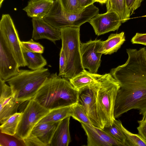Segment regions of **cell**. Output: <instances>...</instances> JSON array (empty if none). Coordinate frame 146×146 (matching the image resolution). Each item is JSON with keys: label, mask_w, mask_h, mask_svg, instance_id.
Listing matches in <instances>:
<instances>
[{"label": "cell", "mask_w": 146, "mask_h": 146, "mask_svg": "<svg viewBox=\"0 0 146 146\" xmlns=\"http://www.w3.org/2000/svg\"><path fill=\"white\" fill-rule=\"evenodd\" d=\"M139 124L137 128L138 134L146 141V118L138 121Z\"/></svg>", "instance_id": "obj_34"}, {"label": "cell", "mask_w": 146, "mask_h": 146, "mask_svg": "<svg viewBox=\"0 0 146 146\" xmlns=\"http://www.w3.org/2000/svg\"><path fill=\"white\" fill-rule=\"evenodd\" d=\"M99 10L92 4L86 7L80 13H69L63 10L59 0H55L48 13L43 19L59 29L68 27H80L98 13Z\"/></svg>", "instance_id": "obj_6"}, {"label": "cell", "mask_w": 146, "mask_h": 146, "mask_svg": "<svg viewBox=\"0 0 146 146\" xmlns=\"http://www.w3.org/2000/svg\"><path fill=\"white\" fill-rule=\"evenodd\" d=\"M33 31L32 38L35 40L46 39L55 44L56 41L61 39L60 29H56L43 19L33 18Z\"/></svg>", "instance_id": "obj_15"}, {"label": "cell", "mask_w": 146, "mask_h": 146, "mask_svg": "<svg viewBox=\"0 0 146 146\" xmlns=\"http://www.w3.org/2000/svg\"><path fill=\"white\" fill-rule=\"evenodd\" d=\"M143 0H125L126 6L130 11L131 15L141 6Z\"/></svg>", "instance_id": "obj_32"}, {"label": "cell", "mask_w": 146, "mask_h": 146, "mask_svg": "<svg viewBox=\"0 0 146 146\" xmlns=\"http://www.w3.org/2000/svg\"><path fill=\"white\" fill-rule=\"evenodd\" d=\"M122 125L121 121L115 119L111 125L104 127L102 129L122 143L124 146H128L126 137L122 129Z\"/></svg>", "instance_id": "obj_25"}, {"label": "cell", "mask_w": 146, "mask_h": 146, "mask_svg": "<svg viewBox=\"0 0 146 146\" xmlns=\"http://www.w3.org/2000/svg\"><path fill=\"white\" fill-rule=\"evenodd\" d=\"M70 116L62 120L55 131L50 146H68L71 141L69 131Z\"/></svg>", "instance_id": "obj_17"}, {"label": "cell", "mask_w": 146, "mask_h": 146, "mask_svg": "<svg viewBox=\"0 0 146 146\" xmlns=\"http://www.w3.org/2000/svg\"><path fill=\"white\" fill-rule=\"evenodd\" d=\"M125 40L124 33L110 35L108 39L102 42L98 52L102 54H111L116 52Z\"/></svg>", "instance_id": "obj_18"}, {"label": "cell", "mask_w": 146, "mask_h": 146, "mask_svg": "<svg viewBox=\"0 0 146 146\" xmlns=\"http://www.w3.org/2000/svg\"><path fill=\"white\" fill-rule=\"evenodd\" d=\"M71 110L72 106L50 110L49 113L40 120L38 123L60 121L68 117H71Z\"/></svg>", "instance_id": "obj_22"}, {"label": "cell", "mask_w": 146, "mask_h": 146, "mask_svg": "<svg viewBox=\"0 0 146 146\" xmlns=\"http://www.w3.org/2000/svg\"><path fill=\"white\" fill-rule=\"evenodd\" d=\"M60 121L37 123L28 137L23 140L25 146H50L54 133Z\"/></svg>", "instance_id": "obj_10"}, {"label": "cell", "mask_w": 146, "mask_h": 146, "mask_svg": "<svg viewBox=\"0 0 146 146\" xmlns=\"http://www.w3.org/2000/svg\"><path fill=\"white\" fill-rule=\"evenodd\" d=\"M66 62L65 55L64 51L61 48L59 58V70L58 75L63 77L65 74Z\"/></svg>", "instance_id": "obj_33"}, {"label": "cell", "mask_w": 146, "mask_h": 146, "mask_svg": "<svg viewBox=\"0 0 146 146\" xmlns=\"http://www.w3.org/2000/svg\"><path fill=\"white\" fill-rule=\"evenodd\" d=\"M21 45L30 52L42 54L44 47L38 42L34 41L33 39L27 41H21Z\"/></svg>", "instance_id": "obj_29"}, {"label": "cell", "mask_w": 146, "mask_h": 146, "mask_svg": "<svg viewBox=\"0 0 146 146\" xmlns=\"http://www.w3.org/2000/svg\"><path fill=\"white\" fill-rule=\"evenodd\" d=\"M22 112L16 113L10 116L0 127L1 132L14 136L16 134Z\"/></svg>", "instance_id": "obj_24"}, {"label": "cell", "mask_w": 146, "mask_h": 146, "mask_svg": "<svg viewBox=\"0 0 146 146\" xmlns=\"http://www.w3.org/2000/svg\"><path fill=\"white\" fill-rule=\"evenodd\" d=\"M53 0H29L23 10L27 16L33 18L43 19L53 4Z\"/></svg>", "instance_id": "obj_16"}, {"label": "cell", "mask_w": 146, "mask_h": 146, "mask_svg": "<svg viewBox=\"0 0 146 146\" xmlns=\"http://www.w3.org/2000/svg\"><path fill=\"white\" fill-rule=\"evenodd\" d=\"M99 75L85 70L69 80L73 87L79 91L85 87L97 82Z\"/></svg>", "instance_id": "obj_19"}, {"label": "cell", "mask_w": 146, "mask_h": 146, "mask_svg": "<svg viewBox=\"0 0 146 146\" xmlns=\"http://www.w3.org/2000/svg\"><path fill=\"white\" fill-rule=\"evenodd\" d=\"M4 0H0V7H1L2 3Z\"/></svg>", "instance_id": "obj_38"}, {"label": "cell", "mask_w": 146, "mask_h": 146, "mask_svg": "<svg viewBox=\"0 0 146 146\" xmlns=\"http://www.w3.org/2000/svg\"><path fill=\"white\" fill-rule=\"evenodd\" d=\"M20 66L0 34V79L6 82L18 73Z\"/></svg>", "instance_id": "obj_12"}, {"label": "cell", "mask_w": 146, "mask_h": 146, "mask_svg": "<svg viewBox=\"0 0 146 146\" xmlns=\"http://www.w3.org/2000/svg\"><path fill=\"white\" fill-rule=\"evenodd\" d=\"M81 6L84 8L89 6L96 1V0H79Z\"/></svg>", "instance_id": "obj_36"}, {"label": "cell", "mask_w": 146, "mask_h": 146, "mask_svg": "<svg viewBox=\"0 0 146 146\" xmlns=\"http://www.w3.org/2000/svg\"><path fill=\"white\" fill-rule=\"evenodd\" d=\"M94 128L102 138L109 144L110 146H124L122 143L117 141L102 129L95 127Z\"/></svg>", "instance_id": "obj_31"}, {"label": "cell", "mask_w": 146, "mask_h": 146, "mask_svg": "<svg viewBox=\"0 0 146 146\" xmlns=\"http://www.w3.org/2000/svg\"><path fill=\"white\" fill-rule=\"evenodd\" d=\"M128 58L110 73L120 87L115 102V118L132 109L138 110L146 118V48L127 49Z\"/></svg>", "instance_id": "obj_1"}, {"label": "cell", "mask_w": 146, "mask_h": 146, "mask_svg": "<svg viewBox=\"0 0 146 146\" xmlns=\"http://www.w3.org/2000/svg\"><path fill=\"white\" fill-rule=\"evenodd\" d=\"M98 80L97 82L79 91L78 102L82 106L93 126L102 129L98 114L96 102V92L99 84L98 78Z\"/></svg>", "instance_id": "obj_9"}, {"label": "cell", "mask_w": 146, "mask_h": 146, "mask_svg": "<svg viewBox=\"0 0 146 146\" xmlns=\"http://www.w3.org/2000/svg\"><path fill=\"white\" fill-rule=\"evenodd\" d=\"M88 22L98 36L117 30L122 23L118 14L111 11H107L103 14L98 13Z\"/></svg>", "instance_id": "obj_13"}, {"label": "cell", "mask_w": 146, "mask_h": 146, "mask_svg": "<svg viewBox=\"0 0 146 146\" xmlns=\"http://www.w3.org/2000/svg\"><path fill=\"white\" fill-rule=\"evenodd\" d=\"M98 80L96 102L98 115L103 129L111 125L115 119L114 109L120 86L110 73L100 74Z\"/></svg>", "instance_id": "obj_3"}, {"label": "cell", "mask_w": 146, "mask_h": 146, "mask_svg": "<svg viewBox=\"0 0 146 146\" xmlns=\"http://www.w3.org/2000/svg\"><path fill=\"white\" fill-rule=\"evenodd\" d=\"M50 74L48 69L44 67L35 70L21 69L6 82L16 100L23 103L33 98Z\"/></svg>", "instance_id": "obj_4"}, {"label": "cell", "mask_w": 146, "mask_h": 146, "mask_svg": "<svg viewBox=\"0 0 146 146\" xmlns=\"http://www.w3.org/2000/svg\"><path fill=\"white\" fill-rule=\"evenodd\" d=\"M81 123L87 136V146H110L102 138L94 127Z\"/></svg>", "instance_id": "obj_23"}, {"label": "cell", "mask_w": 146, "mask_h": 146, "mask_svg": "<svg viewBox=\"0 0 146 146\" xmlns=\"http://www.w3.org/2000/svg\"><path fill=\"white\" fill-rule=\"evenodd\" d=\"M79 94L68 80L56 72L50 74L33 99L51 110L78 103Z\"/></svg>", "instance_id": "obj_2"}, {"label": "cell", "mask_w": 146, "mask_h": 146, "mask_svg": "<svg viewBox=\"0 0 146 146\" xmlns=\"http://www.w3.org/2000/svg\"><path fill=\"white\" fill-rule=\"evenodd\" d=\"M106 3L107 11H111L116 13L122 23L126 22L129 19L131 13L126 6L125 0H108Z\"/></svg>", "instance_id": "obj_21"}, {"label": "cell", "mask_w": 146, "mask_h": 146, "mask_svg": "<svg viewBox=\"0 0 146 146\" xmlns=\"http://www.w3.org/2000/svg\"><path fill=\"white\" fill-rule=\"evenodd\" d=\"M21 47L27 66L31 70H35L43 68L46 65V60L42 54L32 52L22 46Z\"/></svg>", "instance_id": "obj_20"}, {"label": "cell", "mask_w": 146, "mask_h": 146, "mask_svg": "<svg viewBox=\"0 0 146 146\" xmlns=\"http://www.w3.org/2000/svg\"><path fill=\"white\" fill-rule=\"evenodd\" d=\"M121 127L126 137L128 146H146V141L139 135L129 132L122 125Z\"/></svg>", "instance_id": "obj_28"}, {"label": "cell", "mask_w": 146, "mask_h": 146, "mask_svg": "<svg viewBox=\"0 0 146 146\" xmlns=\"http://www.w3.org/2000/svg\"></svg>", "instance_id": "obj_40"}, {"label": "cell", "mask_w": 146, "mask_h": 146, "mask_svg": "<svg viewBox=\"0 0 146 146\" xmlns=\"http://www.w3.org/2000/svg\"><path fill=\"white\" fill-rule=\"evenodd\" d=\"M63 10L70 13H80L84 10L79 0H59Z\"/></svg>", "instance_id": "obj_27"}, {"label": "cell", "mask_w": 146, "mask_h": 146, "mask_svg": "<svg viewBox=\"0 0 146 146\" xmlns=\"http://www.w3.org/2000/svg\"><path fill=\"white\" fill-rule=\"evenodd\" d=\"M0 79V123H3L10 116L17 113L22 103L13 96L11 87Z\"/></svg>", "instance_id": "obj_14"}, {"label": "cell", "mask_w": 146, "mask_h": 146, "mask_svg": "<svg viewBox=\"0 0 146 146\" xmlns=\"http://www.w3.org/2000/svg\"><path fill=\"white\" fill-rule=\"evenodd\" d=\"M144 17H146V15L144 16Z\"/></svg>", "instance_id": "obj_39"}, {"label": "cell", "mask_w": 146, "mask_h": 146, "mask_svg": "<svg viewBox=\"0 0 146 146\" xmlns=\"http://www.w3.org/2000/svg\"><path fill=\"white\" fill-rule=\"evenodd\" d=\"M0 144L1 146H25L23 140L16 137L14 139L6 136L1 132Z\"/></svg>", "instance_id": "obj_30"}, {"label": "cell", "mask_w": 146, "mask_h": 146, "mask_svg": "<svg viewBox=\"0 0 146 146\" xmlns=\"http://www.w3.org/2000/svg\"><path fill=\"white\" fill-rule=\"evenodd\" d=\"M0 34L3 37L20 67L27 66L17 30L8 14L2 16L0 21Z\"/></svg>", "instance_id": "obj_8"}, {"label": "cell", "mask_w": 146, "mask_h": 146, "mask_svg": "<svg viewBox=\"0 0 146 146\" xmlns=\"http://www.w3.org/2000/svg\"><path fill=\"white\" fill-rule=\"evenodd\" d=\"M80 27H68L60 29L62 42L61 49L65 55L66 65L63 77L68 80L85 70L81 60Z\"/></svg>", "instance_id": "obj_5"}, {"label": "cell", "mask_w": 146, "mask_h": 146, "mask_svg": "<svg viewBox=\"0 0 146 146\" xmlns=\"http://www.w3.org/2000/svg\"><path fill=\"white\" fill-rule=\"evenodd\" d=\"M50 111L33 99L29 100L22 112L14 136L22 140L27 138L35 125Z\"/></svg>", "instance_id": "obj_7"}, {"label": "cell", "mask_w": 146, "mask_h": 146, "mask_svg": "<svg viewBox=\"0 0 146 146\" xmlns=\"http://www.w3.org/2000/svg\"><path fill=\"white\" fill-rule=\"evenodd\" d=\"M96 2H99V3L103 4L106 3L108 0H96Z\"/></svg>", "instance_id": "obj_37"}, {"label": "cell", "mask_w": 146, "mask_h": 146, "mask_svg": "<svg viewBox=\"0 0 146 146\" xmlns=\"http://www.w3.org/2000/svg\"><path fill=\"white\" fill-rule=\"evenodd\" d=\"M102 41L101 40H90L86 43H80L82 62L84 69L96 74L101 63L102 54L98 52Z\"/></svg>", "instance_id": "obj_11"}, {"label": "cell", "mask_w": 146, "mask_h": 146, "mask_svg": "<svg viewBox=\"0 0 146 146\" xmlns=\"http://www.w3.org/2000/svg\"><path fill=\"white\" fill-rule=\"evenodd\" d=\"M71 116L81 123L93 126L82 106L78 102L72 106Z\"/></svg>", "instance_id": "obj_26"}, {"label": "cell", "mask_w": 146, "mask_h": 146, "mask_svg": "<svg viewBox=\"0 0 146 146\" xmlns=\"http://www.w3.org/2000/svg\"><path fill=\"white\" fill-rule=\"evenodd\" d=\"M131 41L133 44H141L146 45V33H137Z\"/></svg>", "instance_id": "obj_35"}]
</instances>
